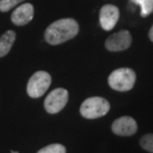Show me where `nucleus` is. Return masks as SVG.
I'll return each instance as SVG.
<instances>
[{"mask_svg": "<svg viewBox=\"0 0 153 153\" xmlns=\"http://www.w3.org/2000/svg\"><path fill=\"white\" fill-rule=\"evenodd\" d=\"M136 75L129 68L114 70L108 76V85L112 90L117 91H128L134 87Z\"/></svg>", "mask_w": 153, "mask_h": 153, "instance_id": "f03ea898", "label": "nucleus"}, {"mask_svg": "<svg viewBox=\"0 0 153 153\" xmlns=\"http://www.w3.org/2000/svg\"><path fill=\"white\" fill-rule=\"evenodd\" d=\"M111 105L103 97H91L82 103L79 112L85 118L94 119L105 115L109 111Z\"/></svg>", "mask_w": 153, "mask_h": 153, "instance_id": "7ed1b4c3", "label": "nucleus"}, {"mask_svg": "<svg viewBox=\"0 0 153 153\" xmlns=\"http://www.w3.org/2000/svg\"><path fill=\"white\" fill-rule=\"evenodd\" d=\"M149 39H150L151 42H153V25L150 28V31H149Z\"/></svg>", "mask_w": 153, "mask_h": 153, "instance_id": "2eb2a0df", "label": "nucleus"}, {"mask_svg": "<svg viewBox=\"0 0 153 153\" xmlns=\"http://www.w3.org/2000/svg\"><path fill=\"white\" fill-rule=\"evenodd\" d=\"M112 132L119 136H131L137 131V123L130 116L117 118L111 125Z\"/></svg>", "mask_w": 153, "mask_h": 153, "instance_id": "6e6552de", "label": "nucleus"}, {"mask_svg": "<svg viewBox=\"0 0 153 153\" xmlns=\"http://www.w3.org/2000/svg\"><path fill=\"white\" fill-rule=\"evenodd\" d=\"M69 100L68 91L63 88H58L52 91L45 100L44 106L47 112L55 114L65 108Z\"/></svg>", "mask_w": 153, "mask_h": 153, "instance_id": "39448f33", "label": "nucleus"}, {"mask_svg": "<svg viewBox=\"0 0 153 153\" xmlns=\"http://www.w3.org/2000/svg\"><path fill=\"white\" fill-rule=\"evenodd\" d=\"M15 39H16V33L13 30H8L0 37V58L6 56L10 52Z\"/></svg>", "mask_w": 153, "mask_h": 153, "instance_id": "9d476101", "label": "nucleus"}, {"mask_svg": "<svg viewBox=\"0 0 153 153\" xmlns=\"http://www.w3.org/2000/svg\"><path fill=\"white\" fill-rule=\"evenodd\" d=\"M130 1L140 6L141 17H147L153 12V0H130Z\"/></svg>", "mask_w": 153, "mask_h": 153, "instance_id": "9b49d317", "label": "nucleus"}, {"mask_svg": "<svg viewBox=\"0 0 153 153\" xmlns=\"http://www.w3.org/2000/svg\"><path fill=\"white\" fill-rule=\"evenodd\" d=\"M52 78L49 73L38 71L29 79L27 84V94L33 99L42 97L51 85Z\"/></svg>", "mask_w": 153, "mask_h": 153, "instance_id": "20e7f679", "label": "nucleus"}, {"mask_svg": "<svg viewBox=\"0 0 153 153\" xmlns=\"http://www.w3.org/2000/svg\"><path fill=\"white\" fill-rule=\"evenodd\" d=\"M79 31V23L73 18H64L50 24L45 31L48 44L56 46L75 38Z\"/></svg>", "mask_w": 153, "mask_h": 153, "instance_id": "f257e3e1", "label": "nucleus"}, {"mask_svg": "<svg viewBox=\"0 0 153 153\" xmlns=\"http://www.w3.org/2000/svg\"><path fill=\"white\" fill-rule=\"evenodd\" d=\"M37 153H66V148L62 144L54 143V144H50L40 149Z\"/></svg>", "mask_w": 153, "mask_h": 153, "instance_id": "f8f14e48", "label": "nucleus"}, {"mask_svg": "<svg viewBox=\"0 0 153 153\" xmlns=\"http://www.w3.org/2000/svg\"><path fill=\"white\" fill-rule=\"evenodd\" d=\"M131 42H132V38H131L129 31L121 30V31L109 36L105 40V46L111 52H119L129 48Z\"/></svg>", "mask_w": 153, "mask_h": 153, "instance_id": "423d86ee", "label": "nucleus"}, {"mask_svg": "<svg viewBox=\"0 0 153 153\" xmlns=\"http://www.w3.org/2000/svg\"><path fill=\"white\" fill-rule=\"evenodd\" d=\"M119 19V9L115 5L105 4L100 8V24L105 31H111L114 28Z\"/></svg>", "mask_w": 153, "mask_h": 153, "instance_id": "0eeeda50", "label": "nucleus"}, {"mask_svg": "<svg viewBox=\"0 0 153 153\" xmlns=\"http://www.w3.org/2000/svg\"><path fill=\"white\" fill-rule=\"evenodd\" d=\"M23 1L24 0H0V11L8 12Z\"/></svg>", "mask_w": 153, "mask_h": 153, "instance_id": "4468645a", "label": "nucleus"}, {"mask_svg": "<svg viewBox=\"0 0 153 153\" xmlns=\"http://www.w3.org/2000/svg\"><path fill=\"white\" fill-rule=\"evenodd\" d=\"M12 153H18L17 151H12Z\"/></svg>", "mask_w": 153, "mask_h": 153, "instance_id": "dca6fc26", "label": "nucleus"}, {"mask_svg": "<svg viewBox=\"0 0 153 153\" xmlns=\"http://www.w3.org/2000/svg\"><path fill=\"white\" fill-rule=\"evenodd\" d=\"M34 17V6L31 3H23L15 8L11 15V21L16 26H24L31 22Z\"/></svg>", "mask_w": 153, "mask_h": 153, "instance_id": "1a4fd4ad", "label": "nucleus"}, {"mask_svg": "<svg viewBox=\"0 0 153 153\" xmlns=\"http://www.w3.org/2000/svg\"><path fill=\"white\" fill-rule=\"evenodd\" d=\"M140 146L146 151L153 153V134L148 133L143 135L140 139Z\"/></svg>", "mask_w": 153, "mask_h": 153, "instance_id": "ddd939ff", "label": "nucleus"}]
</instances>
